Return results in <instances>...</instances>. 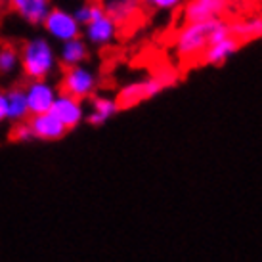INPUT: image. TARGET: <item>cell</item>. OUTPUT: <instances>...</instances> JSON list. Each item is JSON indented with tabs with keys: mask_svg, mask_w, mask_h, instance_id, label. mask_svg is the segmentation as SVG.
I'll return each mask as SVG.
<instances>
[{
	"mask_svg": "<svg viewBox=\"0 0 262 262\" xmlns=\"http://www.w3.org/2000/svg\"><path fill=\"white\" fill-rule=\"evenodd\" d=\"M232 35L230 21L214 19V21L182 23L172 37V50L180 63L197 66L205 50L220 38Z\"/></svg>",
	"mask_w": 262,
	"mask_h": 262,
	"instance_id": "1",
	"label": "cell"
},
{
	"mask_svg": "<svg viewBox=\"0 0 262 262\" xmlns=\"http://www.w3.org/2000/svg\"><path fill=\"white\" fill-rule=\"evenodd\" d=\"M178 80H180V69L178 67L159 66L155 71H151L146 77L126 82L119 90V94L115 96L117 105H119V110L134 107V105L146 102V100H149L153 96H157L165 88L174 86Z\"/></svg>",
	"mask_w": 262,
	"mask_h": 262,
	"instance_id": "2",
	"label": "cell"
},
{
	"mask_svg": "<svg viewBox=\"0 0 262 262\" xmlns=\"http://www.w3.org/2000/svg\"><path fill=\"white\" fill-rule=\"evenodd\" d=\"M23 75L29 80H46L56 67V54L46 38L27 40L19 48Z\"/></svg>",
	"mask_w": 262,
	"mask_h": 262,
	"instance_id": "3",
	"label": "cell"
},
{
	"mask_svg": "<svg viewBox=\"0 0 262 262\" xmlns=\"http://www.w3.org/2000/svg\"><path fill=\"white\" fill-rule=\"evenodd\" d=\"M100 80L96 77L92 69H88L84 66L77 67H67L61 71V80H59V92L75 98V100H86L96 96Z\"/></svg>",
	"mask_w": 262,
	"mask_h": 262,
	"instance_id": "4",
	"label": "cell"
},
{
	"mask_svg": "<svg viewBox=\"0 0 262 262\" xmlns=\"http://www.w3.org/2000/svg\"><path fill=\"white\" fill-rule=\"evenodd\" d=\"M98 2L103 14L115 23L121 33L132 29L146 12L142 0H98Z\"/></svg>",
	"mask_w": 262,
	"mask_h": 262,
	"instance_id": "5",
	"label": "cell"
},
{
	"mask_svg": "<svg viewBox=\"0 0 262 262\" xmlns=\"http://www.w3.org/2000/svg\"><path fill=\"white\" fill-rule=\"evenodd\" d=\"M232 0H186L182 12V23H199L224 19Z\"/></svg>",
	"mask_w": 262,
	"mask_h": 262,
	"instance_id": "6",
	"label": "cell"
},
{
	"mask_svg": "<svg viewBox=\"0 0 262 262\" xmlns=\"http://www.w3.org/2000/svg\"><path fill=\"white\" fill-rule=\"evenodd\" d=\"M42 23L44 29L48 31L54 38L61 40V42H69V40L80 37V25L73 17V14H69L66 10L52 8Z\"/></svg>",
	"mask_w": 262,
	"mask_h": 262,
	"instance_id": "7",
	"label": "cell"
},
{
	"mask_svg": "<svg viewBox=\"0 0 262 262\" xmlns=\"http://www.w3.org/2000/svg\"><path fill=\"white\" fill-rule=\"evenodd\" d=\"M25 98H27L29 115H42L50 113L52 105L56 102V90L46 80H31L25 84Z\"/></svg>",
	"mask_w": 262,
	"mask_h": 262,
	"instance_id": "8",
	"label": "cell"
},
{
	"mask_svg": "<svg viewBox=\"0 0 262 262\" xmlns=\"http://www.w3.org/2000/svg\"><path fill=\"white\" fill-rule=\"evenodd\" d=\"M119 35H121L119 27L105 14L84 25V37H86V40L90 44H94V46H100V48H105V46L113 44Z\"/></svg>",
	"mask_w": 262,
	"mask_h": 262,
	"instance_id": "9",
	"label": "cell"
},
{
	"mask_svg": "<svg viewBox=\"0 0 262 262\" xmlns=\"http://www.w3.org/2000/svg\"><path fill=\"white\" fill-rule=\"evenodd\" d=\"M50 113L54 117H58L59 123L66 126L67 130L75 128L77 124L84 119V107H82V102L75 100L67 94H59L56 96V102L52 105Z\"/></svg>",
	"mask_w": 262,
	"mask_h": 262,
	"instance_id": "10",
	"label": "cell"
},
{
	"mask_svg": "<svg viewBox=\"0 0 262 262\" xmlns=\"http://www.w3.org/2000/svg\"><path fill=\"white\" fill-rule=\"evenodd\" d=\"M33 136L40 140H59L66 136L67 128L59 123L58 117H54L52 113H42V115H35L27 119Z\"/></svg>",
	"mask_w": 262,
	"mask_h": 262,
	"instance_id": "11",
	"label": "cell"
},
{
	"mask_svg": "<svg viewBox=\"0 0 262 262\" xmlns=\"http://www.w3.org/2000/svg\"><path fill=\"white\" fill-rule=\"evenodd\" d=\"M241 42L237 40L235 37H226V38H220L216 42H212L205 54L201 56L199 59V63H203V66H222L226 63L228 59L232 58L235 52L239 50Z\"/></svg>",
	"mask_w": 262,
	"mask_h": 262,
	"instance_id": "12",
	"label": "cell"
},
{
	"mask_svg": "<svg viewBox=\"0 0 262 262\" xmlns=\"http://www.w3.org/2000/svg\"><path fill=\"white\" fill-rule=\"evenodd\" d=\"M8 6L31 25L42 23L52 10L50 0H8Z\"/></svg>",
	"mask_w": 262,
	"mask_h": 262,
	"instance_id": "13",
	"label": "cell"
},
{
	"mask_svg": "<svg viewBox=\"0 0 262 262\" xmlns=\"http://www.w3.org/2000/svg\"><path fill=\"white\" fill-rule=\"evenodd\" d=\"M8 103V119L14 124L23 123L29 119V107H27V98H25V82H19L12 86L6 92Z\"/></svg>",
	"mask_w": 262,
	"mask_h": 262,
	"instance_id": "14",
	"label": "cell"
},
{
	"mask_svg": "<svg viewBox=\"0 0 262 262\" xmlns=\"http://www.w3.org/2000/svg\"><path fill=\"white\" fill-rule=\"evenodd\" d=\"M92 111L88 113V123L90 124H103L105 121H110L111 117L119 113V105H117V100L111 98V96H92Z\"/></svg>",
	"mask_w": 262,
	"mask_h": 262,
	"instance_id": "15",
	"label": "cell"
},
{
	"mask_svg": "<svg viewBox=\"0 0 262 262\" xmlns=\"http://www.w3.org/2000/svg\"><path fill=\"white\" fill-rule=\"evenodd\" d=\"M61 66L63 69L67 67H77L82 66L88 59V46L82 38H73L69 42H63V48H61Z\"/></svg>",
	"mask_w": 262,
	"mask_h": 262,
	"instance_id": "16",
	"label": "cell"
},
{
	"mask_svg": "<svg viewBox=\"0 0 262 262\" xmlns=\"http://www.w3.org/2000/svg\"><path fill=\"white\" fill-rule=\"evenodd\" d=\"M230 29H232V37L237 38L241 44H245L262 37V17H251V19L230 23Z\"/></svg>",
	"mask_w": 262,
	"mask_h": 262,
	"instance_id": "17",
	"label": "cell"
},
{
	"mask_svg": "<svg viewBox=\"0 0 262 262\" xmlns=\"http://www.w3.org/2000/svg\"><path fill=\"white\" fill-rule=\"evenodd\" d=\"M100 15H103V10H102V6H100V2H98V0H86L84 4H80V6L77 8V12L73 14V17L77 19V23H79L80 27H84L86 23H90L92 19L100 17Z\"/></svg>",
	"mask_w": 262,
	"mask_h": 262,
	"instance_id": "18",
	"label": "cell"
},
{
	"mask_svg": "<svg viewBox=\"0 0 262 262\" xmlns=\"http://www.w3.org/2000/svg\"><path fill=\"white\" fill-rule=\"evenodd\" d=\"M144 2V10L153 12V14H172V12H180L186 4V0H142Z\"/></svg>",
	"mask_w": 262,
	"mask_h": 262,
	"instance_id": "19",
	"label": "cell"
},
{
	"mask_svg": "<svg viewBox=\"0 0 262 262\" xmlns=\"http://www.w3.org/2000/svg\"><path fill=\"white\" fill-rule=\"evenodd\" d=\"M19 61V50L14 44L0 46V73H12Z\"/></svg>",
	"mask_w": 262,
	"mask_h": 262,
	"instance_id": "20",
	"label": "cell"
},
{
	"mask_svg": "<svg viewBox=\"0 0 262 262\" xmlns=\"http://www.w3.org/2000/svg\"><path fill=\"white\" fill-rule=\"evenodd\" d=\"M10 138L14 140V142H27V140L35 138L33 136V130H31V126L27 121H23V123H17L12 126V130H10Z\"/></svg>",
	"mask_w": 262,
	"mask_h": 262,
	"instance_id": "21",
	"label": "cell"
},
{
	"mask_svg": "<svg viewBox=\"0 0 262 262\" xmlns=\"http://www.w3.org/2000/svg\"><path fill=\"white\" fill-rule=\"evenodd\" d=\"M8 119V103H6V92H0V121Z\"/></svg>",
	"mask_w": 262,
	"mask_h": 262,
	"instance_id": "22",
	"label": "cell"
}]
</instances>
